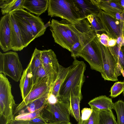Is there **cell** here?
<instances>
[{"label":"cell","mask_w":124,"mask_h":124,"mask_svg":"<svg viewBox=\"0 0 124 124\" xmlns=\"http://www.w3.org/2000/svg\"><path fill=\"white\" fill-rule=\"evenodd\" d=\"M113 109L117 114V124H124V102L119 100L114 103Z\"/></svg>","instance_id":"f546056e"},{"label":"cell","mask_w":124,"mask_h":124,"mask_svg":"<svg viewBox=\"0 0 124 124\" xmlns=\"http://www.w3.org/2000/svg\"><path fill=\"white\" fill-rule=\"evenodd\" d=\"M95 37L101 56L103 70L101 74L105 80L113 81L118 80L117 78L122 74L123 70L112 54L108 47L100 42L97 33Z\"/></svg>","instance_id":"277c9868"},{"label":"cell","mask_w":124,"mask_h":124,"mask_svg":"<svg viewBox=\"0 0 124 124\" xmlns=\"http://www.w3.org/2000/svg\"><path fill=\"white\" fill-rule=\"evenodd\" d=\"M41 50L36 48L32 54L29 62L31 65L34 81V85L36 81L38 70L42 62L41 58Z\"/></svg>","instance_id":"d4e9b609"},{"label":"cell","mask_w":124,"mask_h":124,"mask_svg":"<svg viewBox=\"0 0 124 124\" xmlns=\"http://www.w3.org/2000/svg\"><path fill=\"white\" fill-rule=\"evenodd\" d=\"M68 73L61 85L57 100L70 103L71 91L82 88L85 80L84 72L86 65L84 62L75 58Z\"/></svg>","instance_id":"7a4b0ae2"},{"label":"cell","mask_w":124,"mask_h":124,"mask_svg":"<svg viewBox=\"0 0 124 124\" xmlns=\"http://www.w3.org/2000/svg\"><path fill=\"white\" fill-rule=\"evenodd\" d=\"M98 16L102 25L104 31L111 39H116L122 36L119 21L100 9Z\"/></svg>","instance_id":"30bf717a"},{"label":"cell","mask_w":124,"mask_h":124,"mask_svg":"<svg viewBox=\"0 0 124 124\" xmlns=\"http://www.w3.org/2000/svg\"><path fill=\"white\" fill-rule=\"evenodd\" d=\"M92 110L91 108H85L81 111V116L80 119L83 120L88 119L90 117L92 112Z\"/></svg>","instance_id":"d590c367"},{"label":"cell","mask_w":124,"mask_h":124,"mask_svg":"<svg viewBox=\"0 0 124 124\" xmlns=\"http://www.w3.org/2000/svg\"><path fill=\"white\" fill-rule=\"evenodd\" d=\"M124 90V82H116L111 87L110 96L114 98L120 94Z\"/></svg>","instance_id":"1f68e13d"},{"label":"cell","mask_w":124,"mask_h":124,"mask_svg":"<svg viewBox=\"0 0 124 124\" xmlns=\"http://www.w3.org/2000/svg\"><path fill=\"white\" fill-rule=\"evenodd\" d=\"M10 20L11 31V50L20 51L23 47L22 34L13 14L10 13Z\"/></svg>","instance_id":"9a60e30c"},{"label":"cell","mask_w":124,"mask_h":124,"mask_svg":"<svg viewBox=\"0 0 124 124\" xmlns=\"http://www.w3.org/2000/svg\"><path fill=\"white\" fill-rule=\"evenodd\" d=\"M82 49L83 46L80 40L74 43L70 52L71 57L74 59L80 57Z\"/></svg>","instance_id":"d6a6232c"},{"label":"cell","mask_w":124,"mask_h":124,"mask_svg":"<svg viewBox=\"0 0 124 124\" xmlns=\"http://www.w3.org/2000/svg\"><path fill=\"white\" fill-rule=\"evenodd\" d=\"M120 24L122 36L124 37V18L122 21L120 23Z\"/></svg>","instance_id":"ab89813d"},{"label":"cell","mask_w":124,"mask_h":124,"mask_svg":"<svg viewBox=\"0 0 124 124\" xmlns=\"http://www.w3.org/2000/svg\"><path fill=\"white\" fill-rule=\"evenodd\" d=\"M46 79H48L49 81L48 75L42 64L39 66L37 74L36 82L35 84Z\"/></svg>","instance_id":"836d02e7"},{"label":"cell","mask_w":124,"mask_h":124,"mask_svg":"<svg viewBox=\"0 0 124 124\" xmlns=\"http://www.w3.org/2000/svg\"><path fill=\"white\" fill-rule=\"evenodd\" d=\"M66 33L72 40L74 43L80 41V31L73 24L65 20L60 21Z\"/></svg>","instance_id":"cb8c5ba5"},{"label":"cell","mask_w":124,"mask_h":124,"mask_svg":"<svg viewBox=\"0 0 124 124\" xmlns=\"http://www.w3.org/2000/svg\"><path fill=\"white\" fill-rule=\"evenodd\" d=\"M81 89L71 91L70 100V115L77 122L81 117L80 113V103L83 98Z\"/></svg>","instance_id":"ac0fdd59"},{"label":"cell","mask_w":124,"mask_h":124,"mask_svg":"<svg viewBox=\"0 0 124 124\" xmlns=\"http://www.w3.org/2000/svg\"><path fill=\"white\" fill-rule=\"evenodd\" d=\"M13 12L23 17L28 22L34 32L36 38L44 35L47 28L50 26L51 23L49 21L45 25L42 19L39 16H35L23 8Z\"/></svg>","instance_id":"8fae6325"},{"label":"cell","mask_w":124,"mask_h":124,"mask_svg":"<svg viewBox=\"0 0 124 124\" xmlns=\"http://www.w3.org/2000/svg\"><path fill=\"white\" fill-rule=\"evenodd\" d=\"M78 11L81 19H86L92 14L98 15L100 9L94 0H73Z\"/></svg>","instance_id":"5bb4252c"},{"label":"cell","mask_w":124,"mask_h":124,"mask_svg":"<svg viewBox=\"0 0 124 124\" xmlns=\"http://www.w3.org/2000/svg\"><path fill=\"white\" fill-rule=\"evenodd\" d=\"M48 0H24L23 9L39 16L47 10Z\"/></svg>","instance_id":"e0dca14e"},{"label":"cell","mask_w":124,"mask_h":124,"mask_svg":"<svg viewBox=\"0 0 124 124\" xmlns=\"http://www.w3.org/2000/svg\"><path fill=\"white\" fill-rule=\"evenodd\" d=\"M0 46L4 52L11 50L10 13L1 17L0 21Z\"/></svg>","instance_id":"7c38bea8"},{"label":"cell","mask_w":124,"mask_h":124,"mask_svg":"<svg viewBox=\"0 0 124 124\" xmlns=\"http://www.w3.org/2000/svg\"><path fill=\"white\" fill-rule=\"evenodd\" d=\"M115 0L124 9V0Z\"/></svg>","instance_id":"60d3db41"},{"label":"cell","mask_w":124,"mask_h":124,"mask_svg":"<svg viewBox=\"0 0 124 124\" xmlns=\"http://www.w3.org/2000/svg\"><path fill=\"white\" fill-rule=\"evenodd\" d=\"M40 115L50 124L69 122L70 115V103L57 100L53 103L48 102Z\"/></svg>","instance_id":"5b68a950"},{"label":"cell","mask_w":124,"mask_h":124,"mask_svg":"<svg viewBox=\"0 0 124 124\" xmlns=\"http://www.w3.org/2000/svg\"><path fill=\"white\" fill-rule=\"evenodd\" d=\"M70 66L65 67L59 64V72L57 78L52 87L50 95L57 100L59 96L61 86L67 75Z\"/></svg>","instance_id":"ffe728a7"},{"label":"cell","mask_w":124,"mask_h":124,"mask_svg":"<svg viewBox=\"0 0 124 124\" xmlns=\"http://www.w3.org/2000/svg\"><path fill=\"white\" fill-rule=\"evenodd\" d=\"M41 58L42 65L52 86L59 72V64L56 56L52 50H41Z\"/></svg>","instance_id":"ba28073f"},{"label":"cell","mask_w":124,"mask_h":124,"mask_svg":"<svg viewBox=\"0 0 124 124\" xmlns=\"http://www.w3.org/2000/svg\"><path fill=\"white\" fill-rule=\"evenodd\" d=\"M116 39L110 38L108 42V46L112 47L116 45Z\"/></svg>","instance_id":"74e56055"},{"label":"cell","mask_w":124,"mask_h":124,"mask_svg":"<svg viewBox=\"0 0 124 124\" xmlns=\"http://www.w3.org/2000/svg\"><path fill=\"white\" fill-rule=\"evenodd\" d=\"M28 124H50L46 122L41 115L32 119L28 121Z\"/></svg>","instance_id":"8d00e7d4"},{"label":"cell","mask_w":124,"mask_h":124,"mask_svg":"<svg viewBox=\"0 0 124 124\" xmlns=\"http://www.w3.org/2000/svg\"><path fill=\"white\" fill-rule=\"evenodd\" d=\"M95 4L99 8L105 12H114L122 13L124 9L115 0H94Z\"/></svg>","instance_id":"7402d4cb"},{"label":"cell","mask_w":124,"mask_h":124,"mask_svg":"<svg viewBox=\"0 0 124 124\" xmlns=\"http://www.w3.org/2000/svg\"><path fill=\"white\" fill-rule=\"evenodd\" d=\"M80 41L83 49L80 57L89 64L91 69L101 73L103 66L101 56L97 44L94 39L95 32L90 25L86 24L80 27Z\"/></svg>","instance_id":"6da1fadb"},{"label":"cell","mask_w":124,"mask_h":124,"mask_svg":"<svg viewBox=\"0 0 124 124\" xmlns=\"http://www.w3.org/2000/svg\"><path fill=\"white\" fill-rule=\"evenodd\" d=\"M24 0H0V8L2 15L10 13L17 10L23 8Z\"/></svg>","instance_id":"44dd1931"},{"label":"cell","mask_w":124,"mask_h":124,"mask_svg":"<svg viewBox=\"0 0 124 124\" xmlns=\"http://www.w3.org/2000/svg\"><path fill=\"white\" fill-rule=\"evenodd\" d=\"M97 34L101 43L105 46L108 47V41L110 38L107 34L104 33L101 35H99L98 33H97Z\"/></svg>","instance_id":"e575fe53"},{"label":"cell","mask_w":124,"mask_h":124,"mask_svg":"<svg viewBox=\"0 0 124 124\" xmlns=\"http://www.w3.org/2000/svg\"><path fill=\"white\" fill-rule=\"evenodd\" d=\"M123 95H124V90L123 92Z\"/></svg>","instance_id":"ee69618b"},{"label":"cell","mask_w":124,"mask_h":124,"mask_svg":"<svg viewBox=\"0 0 124 124\" xmlns=\"http://www.w3.org/2000/svg\"><path fill=\"white\" fill-rule=\"evenodd\" d=\"M54 124H72L70 122H64Z\"/></svg>","instance_id":"b9f144b4"},{"label":"cell","mask_w":124,"mask_h":124,"mask_svg":"<svg viewBox=\"0 0 124 124\" xmlns=\"http://www.w3.org/2000/svg\"><path fill=\"white\" fill-rule=\"evenodd\" d=\"M34 85L32 74L29 63L23 73L20 80L19 87L23 100L30 92Z\"/></svg>","instance_id":"2e32d148"},{"label":"cell","mask_w":124,"mask_h":124,"mask_svg":"<svg viewBox=\"0 0 124 124\" xmlns=\"http://www.w3.org/2000/svg\"></svg>","instance_id":"f6af8a7d"},{"label":"cell","mask_w":124,"mask_h":124,"mask_svg":"<svg viewBox=\"0 0 124 124\" xmlns=\"http://www.w3.org/2000/svg\"><path fill=\"white\" fill-rule=\"evenodd\" d=\"M11 13L21 31L23 47H26L36 39L34 32L29 23L26 19L14 12Z\"/></svg>","instance_id":"4fadbf2b"},{"label":"cell","mask_w":124,"mask_h":124,"mask_svg":"<svg viewBox=\"0 0 124 124\" xmlns=\"http://www.w3.org/2000/svg\"><path fill=\"white\" fill-rule=\"evenodd\" d=\"M88 104L90 107H94L100 110L107 111L114 109V103L112 99L106 95H101L90 100Z\"/></svg>","instance_id":"d6986e66"},{"label":"cell","mask_w":124,"mask_h":124,"mask_svg":"<svg viewBox=\"0 0 124 124\" xmlns=\"http://www.w3.org/2000/svg\"><path fill=\"white\" fill-rule=\"evenodd\" d=\"M45 106L33 112L18 114L14 117V119L22 121H29L32 119L40 115Z\"/></svg>","instance_id":"f1b7e54d"},{"label":"cell","mask_w":124,"mask_h":124,"mask_svg":"<svg viewBox=\"0 0 124 124\" xmlns=\"http://www.w3.org/2000/svg\"><path fill=\"white\" fill-rule=\"evenodd\" d=\"M110 50L116 60L121 66L123 70L122 74L124 77V53L121 47L116 45L109 47Z\"/></svg>","instance_id":"4316f807"},{"label":"cell","mask_w":124,"mask_h":124,"mask_svg":"<svg viewBox=\"0 0 124 124\" xmlns=\"http://www.w3.org/2000/svg\"><path fill=\"white\" fill-rule=\"evenodd\" d=\"M92 112L87 119L83 120L80 119L78 124H99L100 110L94 107H91Z\"/></svg>","instance_id":"4dcf8cb0"},{"label":"cell","mask_w":124,"mask_h":124,"mask_svg":"<svg viewBox=\"0 0 124 124\" xmlns=\"http://www.w3.org/2000/svg\"><path fill=\"white\" fill-rule=\"evenodd\" d=\"M49 26L54 42L70 52L74 43L64 30L60 22L52 19Z\"/></svg>","instance_id":"9c48e42d"},{"label":"cell","mask_w":124,"mask_h":124,"mask_svg":"<svg viewBox=\"0 0 124 124\" xmlns=\"http://www.w3.org/2000/svg\"><path fill=\"white\" fill-rule=\"evenodd\" d=\"M48 16L65 20L74 24L82 20L73 0H48Z\"/></svg>","instance_id":"3957f363"},{"label":"cell","mask_w":124,"mask_h":124,"mask_svg":"<svg viewBox=\"0 0 124 124\" xmlns=\"http://www.w3.org/2000/svg\"><path fill=\"white\" fill-rule=\"evenodd\" d=\"M28 121L17 120L14 119L10 124H28Z\"/></svg>","instance_id":"f35d334b"},{"label":"cell","mask_w":124,"mask_h":124,"mask_svg":"<svg viewBox=\"0 0 124 124\" xmlns=\"http://www.w3.org/2000/svg\"><path fill=\"white\" fill-rule=\"evenodd\" d=\"M99 124H117L112 110H100Z\"/></svg>","instance_id":"484cf974"},{"label":"cell","mask_w":124,"mask_h":124,"mask_svg":"<svg viewBox=\"0 0 124 124\" xmlns=\"http://www.w3.org/2000/svg\"><path fill=\"white\" fill-rule=\"evenodd\" d=\"M98 15L92 14L88 16L86 18L90 24L91 29L97 33L99 31H104Z\"/></svg>","instance_id":"83f0119b"},{"label":"cell","mask_w":124,"mask_h":124,"mask_svg":"<svg viewBox=\"0 0 124 124\" xmlns=\"http://www.w3.org/2000/svg\"><path fill=\"white\" fill-rule=\"evenodd\" d=\"M52 85L49 80H45L34 84L30 92L17 105L14 112V117L28 103L40 98L50 95Z\"/></svg>","instance_id":"52a82bcc"},{"label":"cell","mask_w":124,"mask_h":124,"mask_svg":"<svg viewBox=\"0 0 124 124\" xmlns=\"http://www.w3.org/2000/svg\"><path fill=\"white\" fill-rule=\"evenodd\" d=\"M50 95H48L31 102L22 109L18 114L33 112L46 106L48 102Z\"/></svg>","instance_id":"603a6c76"},{"label":"cell","mask_w":124,"mask_h":124,"mask_svg":"<svg viewBox=\"0 0 124 124\" xmlns=\"http://www.w3.org/2000/svg\"><path fill=\"white\" fill-rule=\"evenodd\" d=\"M18 53L10 51L0 52V73L8 76L16 82L21 78L23 71Z\"/></svg>","instance_id":"8992f818"},{"label":"cell","mask_w":124,"mask_h":124,"mask_svg":"<svg viewBox=\"0 0 124 124\" xmlns=\"http://www.w3.org/2000/svg\"><path fill=\"white\" fill-rule=\"evenodd\" d=\"M121 48L124 53V46H122Z\"/></svg>","instance_id":"7bdbcfd3"}]
</instances>
